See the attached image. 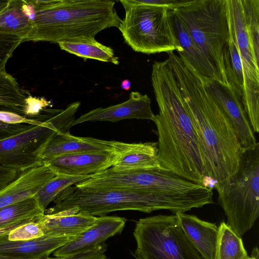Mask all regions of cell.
<instances>
[{
    "instance_id": "cell-6",
    "label": "cell",
    "mask_w": 259,
    "mask_h": 259,
    "mask_svg": "<svg viewBox=\"0 0 259 259\" xmlns=\"http://www.w3.org/2000/svg\"><path fill=\"white\" fill-rule=\"evenodd\" d=\"M171 11L217 69L222 83L229 85L224 62L229 38L226 0H194L188 5Z\"/></svg>"
},
{
    "instance_id": "cell-41",
    "label": "cell",
    "mask_w": 259,
    "mask_h": 259,
    "mask_svg": "<svg viewBox=\"0 0 259 259\" xmlns=\"http://www.w3.org/2000/svg\"><path fill=\"white\" fill-rule=\"evenodd\" d=\"M10 0H0V13L8 6Z\"/></svg>"
},
{
    "instance_id": "cell-27",
    "label": "cell",
    "mask_w": 259,
    "mask_h": 259,
    "mask_svg": "<svg viewBox=\"0 0 259 259\" xmlns=\"http://www.w3.org/2000/svg\"><path fill=\"white\" fill-rule=\"evenodd\" d=\"M219 227L216 259H247L249 256L241 237L224 221Z\"/></svg>"
},
{
    "instance_id": "cell-7",
    "label": "cell",
    "mask_w": 259,
    "mask_h": 259,
    "mask_svg": "<svg viewBox=\"0 0 259 259\" xmlns=\"http://www.w3.org/2000/svg\"><path fill=\"white\" fill-rule=\"evenodd\" d=\"M218 193L226 224L242 236L259 216V145L243 152L239 169Z\"/></svg>"
},
{
    "instance_id": "cell-13",
    "label": "cell",
    "mask_w": 259,
    "mask_h": 259,
    "mask_svg": "<svg viewBox=\"0 0 259 259\" xmlns=\"http://www.w3.org/2000/svg\"><path fill=\"white\" fill-rule=\"evenodd\" d=\"M119 152H83L60 155L43 162L56 175H93L113 166Z\"/></svg>"
},
{
    "instance_id": "cell-14",
    "label": "cell",
    "mask_w": 259,
    "mask_h": 259,
    "mask_svg": "<svg viewBox=\"0 0 259 259\" xmlns=\"http://www.w3.org/2000/svg\"><path fill=\"white\" fill-rule=\"evenodd\" d=\"M155 114L151 107V99L147 95L132 92L126 101L106 108L99 107L82 114L74 119L71 127L88 121H107L116 122L126 119L154 121Z\"/></svg>"
},
{
    "instance_id": "cell-21",
    "label": "cell",
    "mask_w": 259,
    "mask_h": 259,
    "mask_svg": "<svg viewBox=\"0 0 259 259\" xmlns=\"http://www.w3.org/2000/svg\"><path fill=\"white\" fill-rule=\"evenodd\" d=\"M115 170L162 169L155 142L121 143L119 156L111 167Z\"/></svg>"
},
{
    "instance_id": "cell-26",
    "label": "cell",
    "mask_w": 259,
    "mask_h": 259,
    "mask_svg": "<svg viewBox=\"0 0 259 259\" xmlns=\"http://www.w3.org/2000/svg\"><path fill=\"white\" fill-rule=\"evenodd\" d=\"M229 38L225 49L224 56L225 72L229 84L236 90L242 99L244 91L243 67L238 50L233 37L229 18Z\"/></svg>"
},
{
    "instance_id": "cell-18",
    "label": "cell",
    "mask_w": 259,
    "mask_h": 259,
    "mask_svg": "<svg viewBox=\"0 0 259 259\" xmlns=\"http://www.w3.org/2000/svg\"><path fill=\"white\" fill-rule=\"evenodd\" d=\"M75 237L47 234L30 240L11 241L0 237V254L25 259L39 258L49 256Z\"/></svg>"
},
{
    "instance_id": "cell-11",
    "label": "cell",
    "mask_w": 259,
    "mask_h": 259,
    "mask_svg": "<svg viewBox=\"0 0 259 259\" xmlns=\"http://www.w3.org/2000/svg\"><path fill=\"white\" fill-rule=\"evenodd\" d=\"M58 132L47 119L39 125L0 140V167L23 172L42 164V153Z\"/></svg>"
},
{
    "instance_id": "cell-34",
    "label": "cell",
    "mask_w": 259,
    "mask_h": 259,
    "mask_svg": "<svg viewBox=\"0 0 259 259\" xmlns=\"http://www.w3.org/2000/svg\"><path fill=\"white\" fill-rule=\"evenodd\" d=\"M44 120L28 118L12 112L0 110V121L10 124H27L37 125Z\"/></svg>"
},
{
    "instance_id": "cell-40",
    "label": "cell",
    "mask_w": 259,
    "mask_h": 259,
    "mask_svg": "<svg viewBox=\"0 0 259 259\" xmlns=\"http://www.w3.org/2000/svg\"><path fill=\"white\" fill-rule=\"evenodd\" d=\"M0 259H25V258H17V257H13V256L0 254ZM36 259H51V257H50L49 256H44L42 257L36 258Z\"/></svg>"
},
{
    "instance_id": "cell-15",
    "label": "cell",
    "mask_w": 259,
    "mask_h": 259,
    "mask_svg": "<svg viewBox=\"0 0 259 259\" xmlns=\"http://www.w3.org/2000/svg\"><path fill=\"white\" fill-rule=\"evenodd\" d=\"M127 220L123 217H97L95 223L73 240L53 252L55 257H64L80 253L103 243L110 237L120 234Z\"/></svg>"
},
{
    "instance_id": "cell-23",
    "label": "cell",
    "mask_w": 259,
    "mask_h": 259,
    "mask_svg": "<svg viewBox=\"0 0 259 259\" xmlns=\"http://www.w3.org/2000/svg\"><path fill=\"white\" fill-rule=\"evenodd\" d=\"M33 15L31 0H10L0 13V32L18 35L24 41L31 30Z\"/></svg>"
},
{
    "instance_id": "cell-30",
    "label": "cell",
    "mask_w": 259,
    "mask_h": 259,
    "mask_svg": "<svg viewBox=\"0 0 259 259\" xmlns=\"http://www.w3.org/2000/svg\"><path fill=\"white\" fill-rule=\"evenodd\" d=\"M45 235L44 230L37 221L21 225L5 235H1L11 241H27L36 239Z\"/></svg>"
},
{
    "instance_id": "cell-32",
    "label": "cell",
    "mask_w": 259,
    "mask_h": 259,
    "mask_svg": "<svg viewBox=\"0 0 259 259\" xmlns=\"http://www.w3.org/2000/svg\"><path fill=\"white\" fill-rule=\"evenodd\" d=\"M26 106L25 110V116L41 120V112L44 111L46 108L52 106V102L46 100L44 98L33 97L30 94L25 99Z\"/></svg>"
},
{
    "instance_id": "cell-25",
    "label": "cell",
    "mask_w": 259,
    "mask_h": 259,
    "mask_svg": "<svg viewBox=\"0 0 259 259\" xmlns=\"http://www.w3.org/2000/svg\"><path fill=\"white\" fill-rule=\"evenodd\" d=\"M60 48L84 60L94 59L115 65L119 63V59L110 47L97 41L95 38H83L58 43Z\"/></svg>"
},
{
    "instance_id": "cell-2",
    "label": "cell",
    "mask_w": 259,
    "mask_h": 259,
    "mask_svg": "<svg viewBox=\"0 0 259 259\" xmlns=\"http://www.w3.org/2000/svg\"><path fill=\"white\" fill-rule=\"evenodd\" d=\"M151 82L159 107L153 122L161 168L207 187L198 135L167 59L154 62Z\"/></svg>"
},
{
    "instance_id": "cell-17",
    "label": "cell",
    "mask_w": 259,
    "mask_h": 259,
    "mask_svg": "<svg viewBox=\"0 0 259 259\" xmlns=\"http://www.w3.org/2000/svg\"><path fill=\"white\" fill-rule=\"evenodd\" d=\"M56 174L44 164L22 172L0 189V209L34 196Z\"/></svg>"
},
{
    "instance_id": "cell-39",
    "label": "cell",
    "mask_w": 259,
    "mask_h": 259,
    "mask_svg": "<svg viewBox=\"0 0 259 259\" xmlns=\"http://www.w3.org/2000/svg\"><path fill=\"white\" fill-rule=\"evenodd\" d=\"M247 259H259V252L257 247H254L250 256Z\"/></svg>"
},
{
    "instance_id": "cell-35",
    "label": "cell",
    "mask_w": 259,
    "mask_h": 259,
    "mask_svg": "<svg viewBox=\"0 0 259 259\" xmlns=\"http://www.w3.org/2000/svg\"><path fill=\"white\" fill-rule=\"evenodd\" d=\"M35 126L27 124H10L0 121V140L18 134Z\"/></svg>"
},
{
    "instance_id": "cell-36",
    "label": "cell",
    "mask_w": 259,
    "mask_h": 259,
    "mask_svg": "<svg viewBox=\"0 0 259 259\" xmlns=\"http://www.w3.org/2000/svg\"><path fill=\"white\" fill-rule=\"evenodd\" d=\"M143 3L163 7L172 11L187 6L194 0H141Z\"/></svg>"
},
{
    "instance_id": "cell-5",
    "label": "cell",
    "mask_w": 259,
    "mask_h": 259,
    "mask_svg": "<svg viewBox=\"0 0 259 259\" xmlns=\"http://www.w3.org/2000/svg\"><path fill=\"white\" fill-rule=\"evenodd\" d=\"M125 16L118 27L134 51L146 54L183 51L175 33L169 11L143 3L121 0Z\"/></svg>"
},
{
    "instance_id": "cell-4",
    "label": "cell",
    "mask_w": 259,
    "mask_h": 259,
    "mask_svg": "<svg viewBox=\"0 0 259 259\" xmlns=\"http://www.w3.org/2000/svg\"><path fill=\"white\" fill-rule=\"evenodd\" d=\"M53 202L55 205L46 209L45 214L82 212L100 217L127 210L146 213L161 209L174 214L185 212L190 206V198L187 193H151L118 188H79L74 185L63 190Z\"/></svg>"
},
{
    "instance_id": "cell-20",
    "label": "cell",
    "mask_w": 259,
    "mask_h": 259,
    "mask_svg": "<svg viewBox=\"0 0 259 259\" xmlns=\"http://www.w3.org/2000/svg\"><path fill=\"white\" fill-rule=\"evenodd\" d=\"M175 33L183 51L179 56L204 79L216 80L222 83L217 69L189 34L185 25L169 11Z\"/></svg>"
},
{
    "instance_id": "cell-24",
    "label": "cell",
    "mask_w": 259,
    "mask_h": 259,
    "mask_svg": "<svg viewBox=\"0 0 259 259\" xmlns=\"http://www.w3.org/2000/svg\"><path fill=\"white\" fill-rule=\"evenodd\" d=\"M45 214L34 196L0 209V236L25 223L37 221Z\"/></svg>"
},
{
    "instance_id": "cell-9",
    "label": "cell",
    "mask_w": 259,
    "mask_h": 259,
    "mask_svg": "<svg viewBox=\"0 0 259 259\" xmlns=\"http://www.w3.org/2000/svg\"><path fill=\"white\" fill-rule=\"evenodd\" d=\"M79 188L128 189L151 193H183L202 185L162 169L115 170L111 167L74 185Z\"/></svg>"
},
{
    "instance_id": "cell-12",
    "label": "cell",
    "mask_w": 259,
    "mask_h": 259,
    "mask_svg": "<svg viewBox=\"0 0 259 259\" xmlns=\"http://www.w3.org/2000/svg\"><path fill=\"white\" fill-rule=\"evenodd\" d=\"M203 80L209 92L232 124L243 152L255 149L259 144L240 95L230 85L224 84L216 80Z\"/></svg>"
},
{
    "instance_id": "cell-16",
    "label": "cell",
    "mask_w": 259,
    "mask_h": 259,
    "mask_svg": "<svg viewBox=\"0 0 259 259\" xmlns=\"http://www.w3.org/2000/svg\"><path fill=\"white\" fill-rule=\"evenodd\" d=\"M120 148V142L76 137L71 135L69 132H58L48 143L42 153L41 159L43 163L63 155L83 152H119Z\"/></svg>"
},
{
    "instance_id": "cell-1",
    "label": "cell",
    "mask_w": 259,
    "mask_h": 259,
    "mask_svg": "<svg viewBox=\"0 0 259 259\" xmlns=\"http://www.w3.org/2000/svg\"><path fill=\"white\" fill-rule=\"evenodd\" d=\"M167 58L196 131L206 177L218 192L239 169L243 151L235 130L203 77L174 51Z\"/></svg>"
},
{
    "instance_id": "cell-38",
    "label": "cell",
    "mask_w": 259,
    "mask_h": 259,
    "mask_svg": "<svg viewBox=\"0 0 259 259\" xmlns=\"http://www.w3.org/2000/svg\"><path fill=\"white\" fill-rule=\"evenodd\" d=\"M131 87V82L130 80L126 79L122 81L121 83V88L122 90L128 91Z\"/></svg>"
},
{
    "instance_id": "cell-8",
    "label": "cell",
    "mask_w": 259,
    "mask_h": 259,
    "mask_svg": "<svg viewBox=\"0 0 259 259\" xmlns=\"http://www.w3.org/2000/svg\"><path fill=\"white\" fill-rule=\"evenodd\" d=\"M136 259H204L183 230L177 215L142 218L133 232Z\"/></svg>"
},
{
    "instance_id": "cell-29",
    "label": "cell",
    "mask_w": 259,
    "mask_h": 259,
    "mask_svg": "<svg viewBox=\"0 0 259 259\" xmlns=\"http://www.w3.org/2000/svg\"><path fill=\"white\" fill-rule=\"evenodd\" d=\"M247 34L259 58V0H241Z\"/></svg>"
},
{
    "instance_id": "cell-37",
    "label": "cell",
    "mask_w": 259,
    "mask_h": 259,
    "mask_svg": "<svg viewBox=\"0 0 259 259\" xmlns=\"http://www.w3.org/2000/svg\"><path fill=\"white\" fill-rule=\"evenodd\" d=\"M22 172L15 169L0 167V189L15 180Z\"/></svg>"
},
{
    "instance_id": "cell-3",
    "label": "cell",
    "mask_w": 259,
    "mask_h": 259,
    "mask_svg": "<svg viewBox=\"0 0 259 259\" xmlns=\"http://www.w3.org/2000/svg\"><path fill=\"white\" fill-rule=\"evenodd\" d=\"M31 28L24 41L58 43L94 38L101 31L118 28L121 19L115 2L104 0H31Z\"/></svg>"
},
{
    "instance_id": "cell-33",
    "label": "cell",
    "mask_w": 259,
    "mask_h": 259,
    "mask_svg": "<svg viewBox=\"0 0 259 259\" xmlns=\"http://www.w3.org/2000/svg\"><path fill=\"white\" fill-rule=\"evenodd\" d=\"M107 249V245L104 242L80 253L64 257H51V259H110L105 254Z\"/></svg>"
},
{
    "instance_id": "cell-19",
    "label": "cell",
    "mask_w": 259,
    "mask_h": 259,
    "mask_svg": "<svg viewBox=\"0 0 259 259\" xmlns=\"http://www.w3.org/2000/svg\"><path fill=\"white\" fill-rule=\"evenodd\" d=\"M189 239L204 259H216L219 227L196 215L176 213Z\"/></svg>"
},
{
    "instance_id": "cell-22",
    "label": "cell",
    "mask_w": 259,
    "mask_h": 259,
    "mask_svg": "<svg viewBox=\"0 0 259 259\" xmlns=\"http://www.w3.org/2000/svg\"><path fill=\"white\" fill-rule=\"evenodd\" d=\"M97 217L78 212L69 213L59 212L54 214H44L37 221L45 234L60 236L77 237L92 226Z\"/></svg>"
},
{
    "instance_id": "cell-31",
    "label": "cell",
    "mask_w": 259,
    "mask_h": 259,
    "mask_svg": "<svg viewBox=\"0 0 259 259\" xmlns=\"http://www.w3.org/2000/svg\"><path fill=\"white\" fill-rule=\"evenodd\" d=\"M24 42V38L18 35L0 32V71H5L8 59L14 50Z\"/></svg>"
},
{
    "instance_id": "cell-28",
    "label": "cell",
    "mask_w": 259,
    "mask_h": 259,
    "mask_svg": "<svg viewBox=\"0 0 259 259\" xmlns=\"http://www.w3.org/2000/svg\"><path fill=\"white\" fill-rule=\"evenodd\" d=\"M92 175H57L48 182L34 195L40 207L45 211L48 205L65 189L89 178Z\"/></svg>"
},
{
    "instance_id": "cell-10",
    "label": "cell",
    "mask_w": 259,
    "mask_h": 259,
    "mask_svg": "<svg viewBox=\"0 0 259 259\" xmlns=\"http://www.w3.org/2000/svg\"><path fill=\"white\" fill-rule=\"evenodd\" d=\"M230 25L242 62L244 91L242 101L250 119L259 116V58L247 34L241 0H226Z\"/></svg>"
}]
</instances>
